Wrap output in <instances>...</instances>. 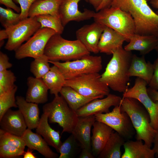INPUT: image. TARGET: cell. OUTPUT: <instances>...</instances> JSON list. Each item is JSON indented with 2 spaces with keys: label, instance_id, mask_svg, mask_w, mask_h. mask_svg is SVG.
Here are the masks:
<instances>
[{
  "label": "cell",
  "instance_id": "obj_41",
  "mask_svg": "<svg viewBox=\"0 0 158 158\" xmlns=\"http://www.w3.org/2000/svg\"><path fill=\"white\" fill-rule=\"evenodd\" d=\"M12 64L9 61V58L5 54L0 52V72L11 68Z\"/></svg>",
  "mask_w": 158,
  "mask_h": 158
},
{
  "label": "cell",
  "instance_id": "obj_19",
  "mask_svg": "<svg viewBox=\"0 0 158 158\" xmlns=\"http://www.w3.org/2000/svg\"><path fill=\"white\" fill-rule=\"evenodd\" d=\"M27 101L37 104H44L47 101L49 89L42 78L29 77L27 80Z\"/></svg>",
  "mask_w": 158,
  "mask_h": 158
},
{
  "label": "cell",
  "instance_id": "obj_48",
  "mask_svg": "<svg viewBox=\"0 0 158 158\" xmlns=\"http://www.w3.org/2000/svg\"><path fill=\"white\" fill-rule=\"evenodd\" d=\"M103 0H88L89 2L96 10L101 3Z\"/></svg>",
  "mask_w": 158,
  "mask_h": 158
},
{
  "label": "cell",
  "instance_id": "obj_35",
  "mask_svg": "<svg viewBox=\"0 0 158 158\" xmlns=\"http://www.w3.org/2000/svg\"><path fill=\"white\" fill-rule=\"evenodd\" d=\"M20 13H16L10 8L0 7V21L6 29L18 23L20 21Z\"/></svg>",
  "mask_w": 158,
  "mask_h": 158
},
{
  "label": "cell",
  "instance_id": "obj_44",
  "mask_svg": "<svg viewBox=\"0 0 158 158\" xmlns=\"http://www.w3.org/2000/svg\"><path fill=\"white\" fill-rule=\"evenodd\" d=\"M147 93L150 97L154 102H158V91L150 87L147 88Z\"/></svg>",
  "mask_w": 158,
  "mask_h": 158
},
{
  "label": "cell",
  "instance_id": "obj_42",
  "mask_svg": "<svg viewBox=\"0 0 158 158\" xmlns=\"http://www.w3.org/2000/svg\"><path fill=\"white\" fill-rule=\"evenodd\" d=\"M0 3L7 8H12L18 13H20V8L17 6L13 0H0Z\"/></svg>",
  "mask_w": 158,
  "mask_h": 158
},
{
  "label": "cell",
  "instance_id": "obj_30",
  "mask_svg": "<svg viewBox=\"0 0 158 158\" xmlns=\"http://www.w3.org/2000/svg\"><path fill=\"white\" fill-rule=\"evenodd\" d=\"M60 93L69 107L75 111L94 99H97L83 96L69 86H64Z\"/></svg>",
  "mask_w": 158,
  "mask_h": 158
},
{
  "label": "cell",
  "instance_id": "obj_20",
  "mask_svg": "<svg viewBox=\"0 0 158 158\" xmlns=\"http://www.w3.org/2000/svg\"><path fill=\"white\" fill-rule=\"evenodd\" d=\"M93 127L91 136L92 151L95 157H97L114 130L106 124L96 121Z\"/></svg>",
  "mask_w": 158,
  "mask_h": 158
},
{
  "label": "cell",
  "instance_id": "obj_33",
  "mask_svg": "<svg viewBox=\"0 0 158 158\" xmlns=\"http://www.w3.org/2000/svg\"><path fill=\"white\" fill-rule=\"evenodd\" d=\"M49 59L44 54L34 59L31 63L30 71L35 77L42 78L50 70Z\"/></svg>",
  "mask_w": 158,
  "mask_h": 158
},
{
  "label": "cell",
  "instance_id": "obj_22",
  "mask_svg": "<svg viewBox=\"0 0 158 158\" xmlns=\"http://www.w3.org/2000/svg\"><path fill=\"white\" fill-rule=\"evenodd\" d=\"M154 71V66L150 61L147 62L145 55L141 57L133 54L128 75L129 77H136L145 81L148 84Z\"/></svg>",
  "mask_w": 158,
  "mask_h": 158
},
{
  "label": "cell",
  "instance_id": "obj_29",
  "mask_svg": "<svg viewBox=\"0 0 158 158\" xmlns=\"http://www.w3.org/2000/svg\"><path fill=\"white\" fill-rule=\"evenodd\" d=\"M48 87L51 94L59 95L64 86L66 80L58 68L54 65L49 71L42 78Z\"/></svg>",
  "mask_w": 158,
  "mask_h": 158
},
{
  "label": "cell",
  "instance_id": "obj_24",
  "mask_svg": "<svg viewBox=\"0 0 158 158\" xmlns=\"http://www.w3.org/2000/svg\"><path fill=\"white\" fill-rule=\"evenodd\" d=\"M48 120L47 113L43 112L36 128V133L42 136L48 145L54 147L59 153V148L62 143L60 132L51 127L48 123Z\"/></svg>",
  "mask_w": 158,
  "mask_h": 158
},
{
  "label": "cell",
  "instance_id": "obj_17",
  "mask_svg": "<svg viewBox=\"0 0 158 158\" xmlns=\"http://www.w3.org/2000/svg\"><path fill=\"white\" fill-rule=\"evenodd\" d=\"M95 121L94 115L78 117L71 134L79 142L82 148L92 150L91 130Z\"/></svg>",
  "mask_w": 158,
  "mask_h": 158
},
{
  "label": "cell",
  "instance_id": "obj_38",
  "mask_svg": "<svg viewBox=\"0 0 158 158\" xmlns=\"http://www.w3.org/2000/svg\"><path fill=\"white\" fill-rule=\"evenodd\" d=\"M24 150L10 146L6 144H0V158H16L23 155Z\"/></svg>",
  "mask_w": 158,
  "mask_h": 158
},
{
  "label": "cell",
  "instance_id": "obj_50",
  "mask_svg": "<svg viewBox=\"0 0 158 158\" xmlns=\"http://www.w3.org/2000/svg\"><path fill=\"white\" fill-rule=\"evenodd\" d=\"M149 1L152 6L157 9L156 13L158 15V0H149Z\"/></svg>",
  "mask_w": 158,
  "mask_h": 158
},
{
  "label": "cell",
  "instance_id": "obj_31",
  "mask_svg": "<svg viewBox=\"0 0 158 158\" xmlns=\"http://www.w3.org/2000/svg\"><path fill=\"white\" fill-rule=\"evenodd\" d=\"M82 149L80 144L71 134L61 145L58 158H74L80 152Z\"/></svg>",
  "mask_w": 158,
  "mask_h": 158
},
{
  "label": "cell",
  "instance_id": "obj_3",
  "mask_svg": "<svg viewBox=\"0 0 158 158\" xmlns=\"http://www.w3.org/2000/svg\"><path fill=\"white\" fill-rule=\"evenodd\" d=\"M121 105V110L127 113L130 119L136 133V139L143 141L151 148L157 130L150 125V116L146 109L134 98H122Z\"/></svg>",
  "mask_w": 158,
  "mask_h": 158
},
{
  "label": "cell",
  "instance_id": "obj_21",
  "mask_svg": "<svg viewBox=\"0 0 158 158\" xmlns=\"http://www.w3.org/2000/svg\"><path fill=\"white\" fill-rule=\"evenodd\" d=\"M32 130L27 128L22 137L28 148L37 151L47 158L59 157L58 154L53 151L49 145L41 135L33 133Z\"/></svg>",
  "mask_w": 158,
  "mask_h": 158
},
{
  "label": "cell",
  "instance_id": "obj_46",
  "mask_svg": "<svg viewBox=\"0 0 158 158\" xmlns=\"http://www.w3.org/2000/svg\"><path fill=\"white\" fill-rule=\"evenodd\" d=\"M153 144V147L152 149L155 154H157L158 156V130H157Z\"/></svg>",
  "mask_w": 158,
  "mask_h": 158
},
{
  "label": "cell",
  "instance_id": "obj_7",
  "mask_svg": "<svg viewBox=\"0 0 158 158\" xmlns=\"http://www.w3.org/2000/svg\"><path fill=\"white\" fill-rule=\"evenodd\" d=\"M99 73L85 74L66 80L64 86H69L85 97L102 98L110 94L109 88L100 80Z\"/></svg>",
  "mask_w": 158,
  "mask_h": 158
},
{
  "label": "cell",
  "instance_id": "obj_34",
  "mask_svg": "<svg viewBox=\"0 0 158 158\" xmlns=\"http://www.w3.org/2000/svg\"><path fill=\"white\" fill-rule=\"evenodd\" d=\"M17 89L16 85L11 90L0 95V119L11 108H18L15 97Z\"/></svg>",
  "mask_w": 158,
  "mask_h": 158
},
{
  "label": "cell",
  "instance_id": "obj_13",
  "mask_svg": "<svg viewBox=\"0 0 158 158\" xmlns=\"http://www.w3.org/2000/svg\"><path fill=\"white\" fill-rule=\"evenodd\" d=\"M105 26L95 21L85 25L76 32L77 40H79L90 53H98V43Z\"/></svg>",
  "mask_w": 158,
  "mask_h": 158
},
{
  "label": "cell",
  "instance_id": "obj_51",
  "mask_svg": "<svg viewBox=\"0 0 158 158\" xmlns=\"http://www.w3.org/2000/svg\"><path fill=\"white\" fill-rule=\"evenodd\" d=\"M156 36L157 37V46H156L155 49L157 51V54H158V33L157 34Z\"/></svg>",
  "mask_w": 158,
  "mask_h": 158
},
{
  "label": "cell",
  "instance_id": "obj_11",
  "mask_svg": "<svg viewBox=\"0 0 158 158\" xmlns=\"http://www.w3.org/2000/svg\"><path fill=\"white\" fill-rule=\"evenodd\" d=\"M56 33L54 30L50 28H40L15 51V58L20 59L30 57L34 59L43 55L48 41Z\"/></svg>",
  "mask_w": 158,
  "mask_h": 158
},
{
  "label": "cell",
  "instance_id": "obj_40",
  "mask_svg": "<svg viewBox=\"0 0 158 158\" xmlns=\"http://www.w3.org/2000/svg\"><path fill=\"white\" fill-rule=\"evenodd\" d=\"M154 71L152 78L148 85L149 87L156 90H158V54L153 63Z\"/></svg>",
  "mask_w": 158,
  "mask_h": 158
},
{
  "label": "cell",
  "instance_id": "obj_18",
  "mask_svg": "<svg viewBox=\"0 0 158 158\" xmlns=\"http://www.w3.org/2000/svg\"><path fill=\"white\" fill-rule=\"evenodd\" d=\"M125 38L113 29L105 26L98 43L99 52L107 54H112L117 49L123 47Z\"/></svg>",
  "mask_w": 158,
  "mask_h": 158
},
{
  "label": "cell",
  "instance_id": "obj_12",
  "mask_svg": "<svg viewBox=\"0 0 158 158\" xmlns=\"http://www.w3.org/2000/svg\"><path fill=\"white\" fill-rule=\"evenodd\" d=\"M148 84L144 80L137 77L134 85L128 88L123 93V98H134L139 101L150 115L151 126L157 130H158V102H154L150 97L147 92Z\"/></svg>",
  "mask_w": 158,
  "mask_h": 158
},
{
  "label": "cell",
  "instance_id": "obj_28",
  "mask_svg": "<svg viewBox=\"0 0 158 158\" xmlns=\"http://www.w3.org/2000/svg\"><path fill=\"white\" fill-rule=\"evenodd\" d=\"M125 140L118 133L114 131L97 157L98 158H121L122 155L121 149L124 144Z\"/></svg>",
  "mask_w": 158,
  "mask_h": 158
},
{
  "label": "cell",
  "instance_id": "obj_6",
  "mask_svg": "<svg viewBox=\"0 0 158 158\" xmlns=\"http://www.w3.org/2000/svg\"><path fill=\"white\" fill-rule=\"evenodd\" d=\"M43 112L47 113L49 123H57L64 132L71 133L77 122L78 116L61 96H55L51 102L43 107Z\"/></svg>",
  "mask_w": 158,
  "mask_h": 158
},
{
  "label": "cell",
  "instance_id": "obj_45",
  "mask_svg": "<svg viewBox=\"0 0 158 158\" xmlns=\"http://www.w3.org/2000/svg\"><path fill=\"white\" fill-rule=\"evenodd\" d=\"M111 0H103L101 3L96 10L97 12L102 9L110 7Z\"/></svg>",
  "mask_w": 158,
  "mask_h": 158
},
{
  "label": "cell",
  "instance_id": "obj_16",
  "mask_svg": "<svg viewBox=\"0 0 158 158\" xmlns=\"http://www.w3.org/2000/svg\"><path fill=\"white\" fill-rule=\"evenodd\" d=\"M1 129L14 135L22 137L27 126L24 117L18 109H8L0 119Z\"/></svg>",
  "mask_w": 158,
  "mask_h": 158
},
{
  "label": "cell",
  "instance_id": "obj_39",
  "mask_svg": "<svg viewBox=\"0 0 158 158\" xmlns=\"http://www.w3.org/2000/svg\"><path fill=\"white\" fill-rule=\"evenodd\" d=\"M37 0H13L15 3L19 4L21 8L20 18L22 20L28 17V12L32 4Z\"/></svg>",
  "mask_w": 158,
  "mask_h": 158
},
{
  "label": "cell",
  "instance_id": "obj_26",
  "mask_svg": "<svg viewBox=\"0 0 158 158\" xmlns=\"http://www.w3.org/2000/svg\"><path fill=\"white\" fill-rule=\"evenodd\" d=\"M124 151L121 158H154L155 153L154 150L142 140H129L123 145Z\"/></svg>",
  "mask_w": 158,
  "mask_h": 158
},
{
  "label": "cell",
  "instance_id": "obj_32",
  "mask_svg": "<svg viewBox=\"0 0 158 158\" xmlns=\"http://www.w3.org/2000/svg\"><path fill=\"white\" fill-rule=\"evenodd\" d=\"M35 17L41 25L40 28H50L61 35L63 33L64 27L60 18L49 14L40 15Z\"/></svg>",
  "mask_w": 158,
  "mask_h": 158
},
{
  "label": "cell",
  "instance_id": "obj_49",
  "mask_svg": "<svg viewBox=\"0 0 158 158\" xmlns=\"http://www.w3.org/2000/svg\"><path fill=\"white\" fill-rule=\"evenodd\" d=\"M8 38V35L6 30L5 29L0 30V41L4 40Z\"/></svg>",
  "mask_w": 158,
  "mask_h": 158
},
{
  "label": "cell",
  "instance_id": "obj_8",
  "mask_svg": "<svg viewBox=\"0 0 158 158\" xmlns=\"http://www.w3.org/2000/svg\"><path fill=\"white\" fill-rule=\"evenodd\" d=\"M49 62L58 68L66 80L83 74L99 73L102 68L101 57L90 54L64 62L50 60Z\"/></svg>",
  "mask_w": 158,
  "mask_h": 158
},
{
  "label": "cell",
  "instance_id": "obj_9",
  "mask_svg": "<svg viewBox=\"0 0 158 158\" xmlns=\"http://www.w3.org/2000/svg\"><path fill=\"white\" fill-rule=\"evenodd\" d=\"M96 121L109 126L125 140L131 138L135 131L127 113L122 111L121 104L114 107L111 111L94 115Z\"/></svg>",
  "mask_w": 158,
  "mask_h": 158
},
{
  "label": "cell",
  "instance_id": "obj_36",
  "mask_svg": "<svg viewBox=\"0 0 158 158\" xmlns=\"http://www.w3.org/2000/svg\"><path fill=\"white\" fill-rule=\"evenodd\" d=\"M0 144L25 149L26 145L22 137L18 136L0 129Z\"/></svg>",
  "mask_w": 158,
  "mask_h": 158
},
{
  "label": "cell",
  "instance_id": "obj_5",
  "mask_svg": "<svg viewBox=\"0 0 158 158\" xmlns=\"http://www.w3.org/2000/svg\"><path fill=\"white\" fill-rule=\"evenodd\" d=\"M94 21L109 27L123 36L129 42L135 34L133 18L128 13L120 9L110 6L95 13Z\"/></svg>",
  "mask_w": 158,
  "mask_h": 158
},
{
  "label": "cell",
  "instance_id": "obj_14",
  "mask_svg": "<svg viewBox=\"0 0 158 158\" xmlns=\"http://www.w3.org/2000/svg\"><path fill=\"white\" fill-rule=\"evenodd\" d=\"M82 0H63L60 5L59 12L60 18L64 27L71 21L80 22L93 17L95 12L87 9L80 11L78 3ZM88 2V0H84Z\"/></svg>",
  "mask_w": 158,
  "mask_h": 158
},
{
  "label": "cell",
  "instance_id": "obj_47",
  "mask_svg": "<svg viewBox=\"0 0 158 158\" xmlns=\"http://www.w3.org/2000/svg\"><path fill=\"white\" fill-rule=\"evenodd\" d=\"M32 150L28 148V150L24 152L23 155V158H36L37 157L32 153Z\"/></svg>",
  "mask_w": 158,
  "mask_h": 158
},
{
  "label": "cell",
  "instance_id": "obj_10",
  "mask_svg": "<svg viewBox=\"0 0 158 158\" xmlns=\"http://www.w3.org/2000/svg\"><path fill=\"white\" fill-rule=\"evenodd\" d=\"M41 26L40 23L37 20L35 17H28L17 24L5 29L8 35L5 49L10 51H16Z\"/></svg>",
  "mask_w": 158,
  "mask_h": 158
},
{
  "label": "cell",
  "instance_id": "obj_37",
  "mask_svg": "<svg viewBox=\"0 0 158 158\" xmlns=\"http://www.w3.org/2000/svg\"><path fill=\"white\" fill-rule=\"evenodd\" d=\"M16 80V77L11 71L6 70L0 72V95L15 87Z\"/></svg>",
  "mask_w": 158,
  "mask_h": 158
},
{
  "label": "cell",
  "instance_id": "obj_2",
  "mask_svg": "<svg viewBox=\"0 0 158 158\" xmlns=\"http://www.w3.org/2000/svg\"><path fill=\"white\" fill-rule=\"evenodd\" d=\"M112 54L100 80L113 91L123 93L128 88L130 77L128 72L133 54L122 47Z\"/></svg>",
  "mask_w": 158,
  "mask_h": 158
},
{
  "label": "cell",
  "instance_id": "obj_25",
  "mask_svg": "<svg viewBox=\"0 0 158 158\" xmlns=\"http://www.w3.org/2000/svg\"><path fill=\"white\" fill-rule=\"evenodd\" d=\"M129 42L124 47L125 50L130 51H138L141 54L145 55L155 49L157 39L156 36L154 35L135 34Z\"/></svg>",
  "mask_w": 158,
  "mask_h": 158
},
{
  "label": "cell",
  "instance_id": "obj_4",
  "mask_svg": "<svg viewBox=\"0 0 158 158\" xmlns=\"http://www.w3.org/2000/svg\"><path fill=\"white\" fill-rule=\"evenodd\" d=\"M90 52L78 40H70L57 33L49 39L45 47L44 54L49 60L67 61L80 59Z\"/></svg>",
  "mask_w": 158,
  "mask_h": 158
},
{
  "label": "cell",
  "instance_id": "obj_52",
  "mask_svg": "<svg viewBox=\"0 0 158 158\" xmlns=\"http://www.w3.org/2000/svg\"><path fill=\"white\" fill-rule=\"evenodd\" d=\"M0 41V47H2L4 44V40Z\"/></svg>",
  "mask_w": 158,
  "mask_h": 158
},
{
  "label": "cell",
  "instance_id": "obj_27",
  "mask_svg": "<svg viewBox=\"0 0 158 158\" xmlns=\"http://www.w3.org/2000/svg\"><path fill=\"white\" fill-rule=\"evenodd\" d=\"M63 0H37L30 6L28 17L49 14L60 18L59 10Z\"/></svg>",
  "mask_w": 158,
  "mask_h": 158
},
{
  "label": "cell",
  "instance_id": "obj_23",
  "mask_svg": "<svg viewBox=\"0 0 158 158\" xmlns=\"http://www.w3.org/2000/svg\"><path fill=\"white\" fill-rule=\"evenodd\" d=\"M16 99L18 109L24 117L28 128L31 130L36 129L40 119L38 104L28 102L21 96H17Z\"/></svg>",
  "mask_w": 158,
  "mask_h": 158
},
{
  "label": "cell",
  "instance_id": "obj_15",
  "mask_svg": "<svg viewBox=\"0 0 158 158\" xmlns=\"http://www.w3.org/2000/svg\"><path fill=\"white\" fill-rule=\"evenodd\" d=\"M122 100L120 96L109 94L104 98L94 99L75 111L78 117L108 113L110 111L109 108L111 107L120 105Z\"/></svg>",
  "mask_w": 158,
  "mask_h": 158
},
{
  "label": "cell",
  "instance_id": "obj_43",
  "mask_svg": "<svg viewBox=\"0 0 158 158\" xmlns=\"http://www.w3.org/2000/svg\"><path fill=\"white\" fill-rule=\"evenodd\" d=\"M79 158H94L95 156L93 154L92 150L85 148H82L78 157Z\"/></svg>",
  "mask_w": 158,
  "mask_h": 158
},
{
  "label": "cell",
  "instance_id": "obj_1",
  "mask_svg": "<svg viewBox=\"0 0 158 158\" xmlns=\"http://www.w3.org/2000/svg\"><path fill=\"white\" fill-rule=\"evenodd\" d=\"M110 6L129 13L134 20L135 34L154 35L158 33V15L146 0H111Z\"/></svg>",
  "mask_w": 158,
  "mask_h": 158
}]
</instances>
